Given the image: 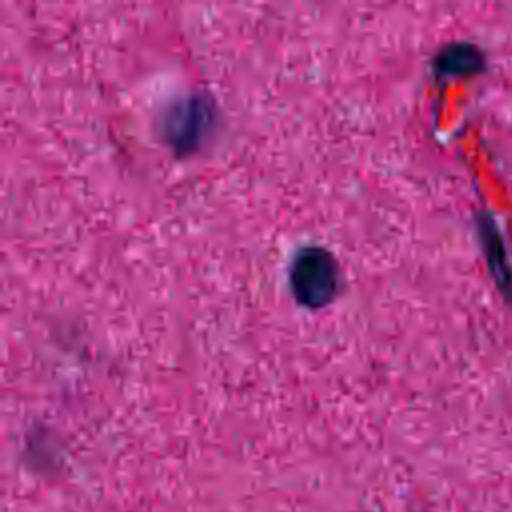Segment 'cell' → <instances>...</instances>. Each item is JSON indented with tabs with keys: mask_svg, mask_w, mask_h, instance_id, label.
<instances>
[{
	"mask_svg": "<svg viewBox=\"0 0 512 512\" xmlns=\"http://www.w3.org/2000/svg\"><path fill=\"white\" fill-rule=\"evenodd\" d=\"M480 230H482V242H484V248H486V254H488V266H490L500 290L504 292V296L508 300H512V274H510L508 264H506L500 234H498L490 216H486L484 222H480Z\"/></svg>",
	"mask_w": 512,
	"mask_h": 512,
	"instance_id": "cell-4",
	"label": "cell"
},
{
	"mask_svg": "<svg viewBox=\"0 0 512 512\" xmlns=\"http://www.w3.org/2000/svg\"><path fill=\"white\" fill-rule=\"evenodd\" d=\"M484 68V54L466 42L444 46L434 58V70L440 76H472Z\"/></svg>",
	"mask_w": 512,
	"mask_h": 512,
	"instance_id": "cell-3",
	"label": "cell"
},
{
	"mask_svg": "<svg viewBox=\"0 0 512 512\" xmlns=\"http://www.w3.org/2000/svg\"><path fill=\"white\" fill-rule=\"evenodd\" d=\"M168 134L174 146H192L206 126V102L190 98L184 104H176L168 118Z\"/></svg>",
	"mask_w": 512,
	"mask_h": 512,
	"instance_id": "cell-2",
	"label": "cell"
},
{
	"mask_svg": "<svg viewBox=\"0 0 512 512\" xmlns=\"http://www.w3.org/2000/svg\"><path fill=\"white\" fill-rule=\"evenodd\" d=\"M290 286L296 300L308 308H320L332 302L338 288L334 256L318 246L302 248L290 266Z\"/></svg>",
	"mask_w": 512,
	"mask_h": 512,
	"instance_id": "cell-1",
	"label": "cell"
}]
</instances>
